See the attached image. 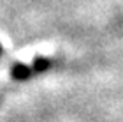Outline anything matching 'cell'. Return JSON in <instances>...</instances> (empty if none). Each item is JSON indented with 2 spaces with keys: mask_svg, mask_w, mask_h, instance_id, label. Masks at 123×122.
Masks as SVG:
<instances>
[{
  "mask_svg": "<svg viewBox=\"0 0 123 122\" xmlns=\"http://www.w3.org/2000/svg\"><path fill=\"white\" fill-rule=\"evenodd\" d=\"M28 74H30V67H26V65H16V67L12 69V76L16 80L26 78Z\"/></svg>",
  "mask_w": 123,
  "mask_h": 122,
  "instance_id": "obj_1",
  "label": "cell"
},
{
  "mask_svg": "<svg viewBox=\"0 0 123 122\" xmlns=\"http://www.w3.org/2000/svg\"><path fill=\"white\" fill-rule=\"evenodd\" d=\"M46 67H48V60H44V58L35 60V69H37V71H44Z\"/></svg>",
  "mask_w": 123,
  "mask_h": 122,
  "instance_id": "obj_2",
  "label": "cell"
}]
</instances>
